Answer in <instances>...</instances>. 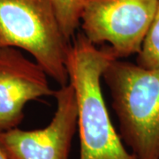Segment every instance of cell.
Wrapping results in <instances>:
<instances>
[{"instance_id": "obj_1", "label": "cell", "mask_w": 159, "mask_h": 159, "mask_svg": "<svg viewBox=\"0 0 159 159\" xmlns=\"http://www.w3.org/2000/svg\"><path fill=\"white\" fill-rule=\"evenodd\" d=\"M115 59L110 46L98 48L82 33L71 41L66 66L77 103L80 159H136L112 125L102 96V74Z\"/></svg>"}, {"instance_id": "obj_2", "label": "cell", "mask_w": 159, "mask_h": 159, "mask_svg": "<svg viewBox=\"0 0 159 159\" xmlns=\"http://www.w3.org/2000/svg\"><path fill=\"white\" fill-rule=\"evenodd\" d=\"M120 137L136 159H159V67L115 59L102 74Z\"/></svg>"}, {"instance_id": "obj_3", "label": "cell", "mask_w": 159, "mask_h": 159, "mask_svg": "<svg viewBox=\"0 0 159 159\" xmlns=\"http://www.w3.org/2000/svg\"><path fill=\"white\" fill-rule=\"evenodd\" d=\"M70 44L51 0H0V49L27 51L60 86L69 82Z\"/></svg>"}, {"instance_id": "obj_4", "label": "cell", "mask_w": 159, "mask_h": 159, "mask_svg": "<svg viewBox=\"0 0 159 159\" xmlns=\"http://www.w3.org/2000/svg\"><path fill=\"white\" fill-rule=\"evenodd\" d=\"M159 0H84L82 34L95 45L107 43L117 58L138 55Z\"/></svg>"}, {"instance_id": "obj_5", "label": "cell", "mask_w": 159, "mask_h": 159, "mask_svg": "<svg viewBox=\"0 0 159 159\" xmlns=\"http://www.w3.org/2000/svg\"><path fill=\"white\" fill-rule=\"evenodd\" d=\"M56 110L49 125L34 130L18 127L0 133V149L7 159H69L78 128V111L73 86L55 91Z\"/></svg>"}, {"instance_id": "obj_6", "label": "cell", "mask_w": 159, "mask_h": 159, "mask_svg": "<svg viewBox=\"0 0 159 159\" xmlns=\"http://www.w3.org/2000/svg\"><path fill=\"white\" fill-rule=\"evenodd\" d=\"M48 74L19 49H0V133L18 127L30 101L54 97Z\"/></svg>"}, {"instance_id": "obj_7", "label": "cell", "mask_w": 159, "mask_h": 159, "mask_svg": "<svg viewBox=\"0 0 159 159\" xmlns=\"http://www.w3.org/2000/svg\"><path fill=\"white\" fill-rule=\"evenodd\" d=\"M63 33L67 40L74 37L80 24L84 0H51Z\"/></svg>"}, {"instance_id": "obj_8", "label": "cell", "mask_w": 159, "mask_h": 159, "mask_svg": "<svg viewBox=\"0 0 159 159\" xmlns=\"http://www.w3.org/2000/svg\"><path fill=\"white\" fill-rule=\"evenodd\" d=\"M136 64L146 68L159 67V4L142 50L137 55Z\"/></svg>"}, {"instance_id": "obj_9", "label": "cell", "mask_w": 159, "mask_h": 159, "mask_svg": "<svg viewBox=\"0 0 159 159\" xmlns=\"http://www.w3.org/2000/svg\"><path fill=\"white\" fill-rule=\"evenodd\" d=\"M0 159H7V157L5 156V154L2 152L1 149H0Z\"/></svg>"}]
</instances>
